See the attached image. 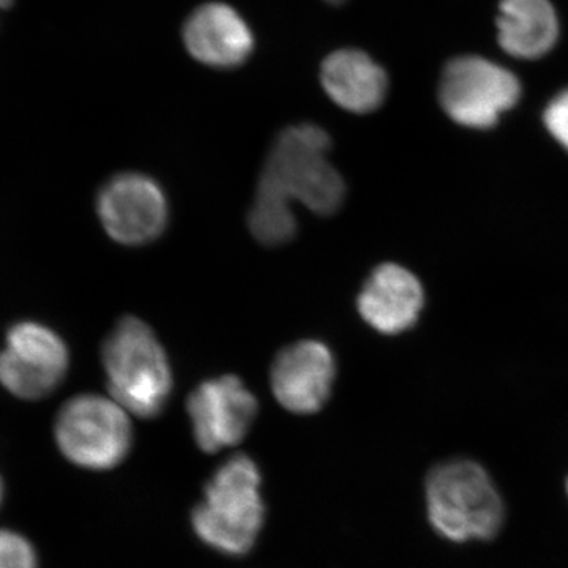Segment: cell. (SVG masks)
<instances>
[{"label": "cell", "instance_id": "1", "mask_svg": "<svg viewBox=\"0 0 568 568\" xmlns=\"http://www.w3.org/2000/svg\"><path fill=\"white\" fill-rule=\"evenodd\" d=\"M332 140L313 123L283 130L276 138L250 212V230L261 244L293 241L297 223L291 204H305L317 215H332L345 201L342 175L328 162Z\"/></svg>", "mask_w": 568, "mask_h": 568}, {"label": "cell", "instance_id": "2", "mask_svg": "<svg viewBox=\"0 0 568 568\" xmlns=\"http://www.w3.org/2000/svg\"><path fill=\"white\" fill-rule=\"evenodd\" d=\"M111 398L126 413L151 418L162 413L173 373L152 328L136 317H123L103 346Z\"/></svg>", "mask_w": 568, "mask_h": 568}, {"label": "cell", "instance_id": "3", "mask_svg": "<svg viewBox=\"0 0 568 568\" xmlns=\"http://www.w3.org/2000/svg\"><path fill=\"white\" fill-rule=\"evenodd\" d=\"M264 514L260 469L252 458L237 455L209 481L203 503L194 508L193 528L209 547L241 556L256 541Z\"/></svg>", "mask_w": 568, "mask_h": 568}, {"label": "cell", "instance_id": "4", "mask_svg": "<svg viewBox=\"0 0 568 568\" xmlns=\"http://www.w3.org/2000/svg\"><path fill=\"white\" fill-rule=\"evenodd\" d=\"M426 506L433 528L452 541L495 537L504 504L484 467L452 462L436 467L426 481Z\"/></svg>", "mask_w": 568, "mask_h": 568}, {"label": "cell", "instance_id": "5", "mask_svg": "<svg viewBox=\"0 0 568 568\" xmlns=\"http://www.w3.org/2000/svg\"><path fill=\"white\" fill-rule=\"evenodd\" d=\"M521 99V82L499 63L478 55H459L444 67L439 103L458 125L474 130L495 129L500 115Z\"/></svg>", "mask_w": 568, "mask_h": 568}, {"label": "cell", "instance_id": "6", "mask_svg": "<svg viewBox=\"0 0 568 568\" xmlns=\"http://www.w3.org/2000/svg\"><path fill=\"white\" fill-rule=\"evenodd\" d=\"M55 440L63 457L84 469L121 465L132 447L129 413L114 399L80 395L70 399L55 420Z\"/></svg>", "mask_w": 568, "mask_h": 568}, {"label": "cell", "instance_id": "7", "mask_svg": "<svg viewBox=\"0 0 568 568\" xmlns=\"http://www.w3.org/2000/svg\"><path fill=\"white\" fill-rule=\"evenodd\" d=\"M69 368L65 343L51 328L36 323L14 325L0 353V384L24 399L50 395Z\"/></svg>", "mask_w": 568, "mask_h": 568}, {"label": "cell", "instance_id": "8", "mask_svg": "<svg viewBox=\"0 0 568 568\" xmlns=\"http://www.w3.org/2000/svg\"><path fill=\"white\" fill-rule=\"evenodd\" d=\"M194 439L204 452L213 454L244 439L257 413L252 392L235 376L205 381L186 403Z\"/></svg>", "mask_w": 568, "mask_h": 568}, {"label": "cell", "instance_id": "9", "mask_svg": "<svg viewBox=\"0 0 568 568\" xmlns=\"http://www.w3.org/2000/svg\"><path fill=\"white\" fill-rule=\"evenodd\" d=\"M99 215L104 230L123 245H142L163 233L166 197L155 181L141 174H122L103 186Z\"/></svg>", "mask_w": 568, "mask_h": 568}, {"label": "cell", "instance_id": "10", "mask_svg": "<svg viewBox=\"0 0 568 568\" xmlns=\"http://www.w3.org/2000/svg\"><path fill=\"white\" fill-rule=\"evenodd\" d=\"M182 40L194 61L220 70L244 65L256 43L248 22L224 2H207L193 10L183 22Z\"/></svg>", "mask_w": 568, "mask_h": 568}, {"label": "cell", "instance_id": "11", "mask_svg": "<svg viewBox=\"0 0 568 568\" xmlns=\"http://www.w3.org/2000/svg\"><path fill=\"white\" fill-rule=\"evenodd\" d=\"M272 390L294 414H315L327 403L335 381V358L320 342H298L276 355Z\"/></svg>", "mask_w": 568, "mask_h": 568}, {"label": "cell", "instance_id": "12", "mask_svg": "<svg viewBox=\"0 0 568 568\" xmlns=\"http://www.w3.org/2000/svg\"><path fill=\"white\" fill-rule=\"evenodd\" d=\"M424 287L398 264L375 268L358 295V312L381 334L396 335L417 323L424 308Z\"/></svg>", "mask_w": 568, "mask_h": 568}, {"label": "cell", "instance_id": "13", "mask_svg": "<svg viewBox=\"0 0 568 568\" xmlns=\"http://www.w3.org/2000/svg\"><path fill=\"white\" fill-rule=\"evenodd\" d=\"M320 78L328 99L354 114H369L386 102L387 71L357 48L331 52L321 63Z\"/></svg>", "mask_w": 568, "mask_h": 568}, {"label": "cell", "instance_id": "14", "mask_svg": "<svg viewBox=\"0 0 568 568\" xmlns=\"http://www.w3.org/2000/svg\"><path fill=\"white\" fill-rule=\"evenodd\" d=\"M497 40L507 54L532 61L544 58L559 39V18L549 0H500Z\"/></svg>", "mask_w": 568, "mask_h": 568}, {"label": "cell", "instance_id": "15", "mask_svg": "<svg viewBox=\"0 0 568 568\" xmlns=\"http://www.w3.org/2000/svg\"><path fill=\"white\" fill-rule=\"evenodd\" d=\"M0 568H39L36 549L20 534L0 530Z\"/></svg>", "mask_w": 568, "mask_h": 568}, {"label": "cell", "instance_id": "16", "mask_svg": "<svg viewBox=\"0 0 568 568\" xmlns=\"http://www.w3.org/2000/svg\"><path fill=\"white\" fill-rule=\"evenodd\" d=\"M541 119L552 140L568 152V88L562 89L556 93L555 99L549 100Z\"/></svg>", "mask_w": 568, "mask_h": 568}, {"label": "cell", "instance_id": "17", "mask_svg": "<svg viewBox=\"0 0 568 568\" xmlns=\"http://www.w3.org/2000/svg\"><path fill=\"white\" fill-rule=\"evenodd\" d=\"M13 0H0V10L9 9Z\"/></svg>", "mask_w": 568, "mask_h": 568}, {"label": "cell", "instance_id": "18", "mask_svg": "<svg viewBox=\"0 0 568 568\" xmlns=\"http://www.w3.org/2000/svg\"><path fill=\"white\" fill-rule=\"evenodd\" d=\"M327 3H332V6H342V3H345L346 0H325Z\"/></svg>", "mask_w": 568, "mask_h": 568}, {"label": "cell", "instance_id": "19", "mask_svg": "<svg viewBox=\"0 0 568 568\" xmlns=\"http://www.w3.org/2000/svg\"><path fill=\"white\" fill-rule=\"evenodd\" d=\"M2 495H3L2 480H0V503H2Z\"/></svg>", "mask_w": 568, "mask_h": 568}]
</instances>
